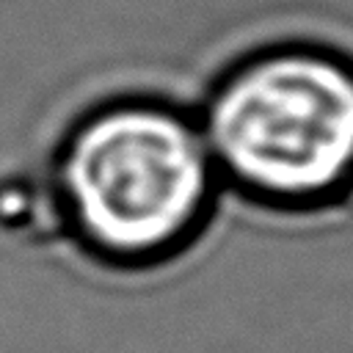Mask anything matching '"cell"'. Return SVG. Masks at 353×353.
Returning <instances> with one entry per match:
<instances>
[{
    "label": "cell",
    "instance_id": "obj_1",
    "mask_svg": "<svg viewBox=\"0 0 353 353\" xmlns=\"http://www.w3.org/2000/svg\"><path fill=\"white\" fill-rule=\"evenodd\" d=\"M61 237L116 270L168 262L210 223L221 188L199 116L157 97L91 105L47 171Z\"/></svg>",
    "mask_w": 353,
    "mask_h": 353
},
{
    "label": "cell",
    "instance_id": "obj_2",
    "mask_svg": "<svg viewBox=\"0 0 353 353\" xmlns=\"http://www.w3.org/2000/svg\"><path fill=\"white\" fill-rule=\"evenodd\" d=\"M221 185L309 212L353 196V55L317 39L262 44L226 66L199 113Z\"/></svg>",
    "mask_w": 353,
    "mask_h": 353
}]
</instances>
